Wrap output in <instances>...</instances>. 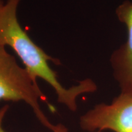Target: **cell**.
<instances>
[{"mask_svg":"<svg viewBox=\"0 0 132 132\" xmlns=\"http://www.w3.org/2000/svg\"><path fill=\"white\" fill-rule=\"evenodd\" d=\"M21 0H0V45L9 47L15 53L29 75L35 81L42 79L53 87L57 102L72 111L77 110V98L81 94L94 92L97 85L90 79L80 81L78 85L66 88L58 80L57 73L50 62L61 64L33 41L23 30L17 16Z\"/></svg>","mask_w":132,"mask_h":132,"instance_id":"6da1fadb","label":"cell"},{"mask_svg":"<svg viewBox=\"0 0 132 132\" xmlns=\"http://www.w3.org/2000/svg\"><path fill=\"white\" fill-rule=\"evenodd\" d=\"M0 101L24 102L45 127L52 131L56 129V125L52 124L44 113L39 101L48 105L53 112L55 111L54 107L49 103L37 82L2 45H0Z\"/></svg>","mask_w":132,"mask_h":132,"instance_id":"7a4b0ae2","label":"cell"},{"mask_svg":"<svg viewBox=\"0 0 132 132\" xmlns=\"http://www.w3.org/2000/svg\"><path fill=\"white\" fill-rule=\"evenodd\" d=\"M80 125L89 132H132V92H120L111 103L95 105L80 117Z\"/></svg>","mask_w":132,"mask_h":132,"instance_id":"3957f363","label":"cell"},{"mask_svg":"<svg viewBox=\"0 0 132 132\" xmlns=\"http://www.w3.org/2000/svg\"><path fill=\"white\" fill-rule=\"evenodd\" d=\"M119 20L127 31L126 42L114 51L110 64L120 92H132V1H123L116 9Z\"/></svg>","mask_w":132,"mask_h":132,"instance_id":"277c9868","label":"cell"},{"mask_svg":"<svg viewBox=\"0 0 132 132\" xmlns=\"http://www.w3.org/2000/svg\"><path fill=\"white\" fill-rule=\"evenodd\" d=\"M9 108V106L7 105H5L4 106L0 108V132H6L3 127V123L5 116L7 113ZM67 131L68 130L65 126L62 124H58L56 125V129L53 132H67Z\"/></svg>","mask_w":132,"mask_h":132,"instance_id":"5b68a950","label":"cell"},{"mask_svg":"<svg viewBox=\"0 0 132 132\" xmlns=\"http://www.w3.org/2000/svg\"><path fill=\"white\" fill-rule=\"evenodd\" d=\"M94 132H102L101 131H94Z\"/></svg>","mask_w":132,"mask_h":132,"instance_id":"8992f818","label":"cell"}]
</instances>
